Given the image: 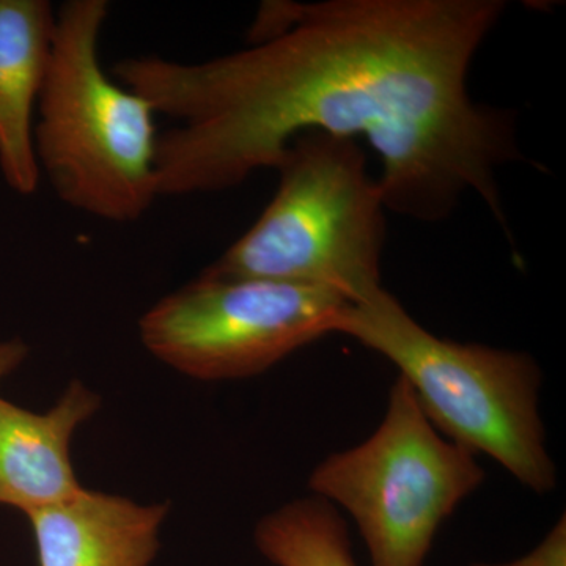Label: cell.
<instances>
[{
  "instance_id": "obj_7",
  "label": "cell",
  "mask_w": 566,
  "mask_h": 566,
  "mask_svg": "<svg viewBox=\"0 0 566 566\" xmlns=\"http://www.w3.org/2000/svg\"><path fill=\"white\" fill-rule=\"evenodd\" d=\"M169 504L82 488L59 504L28 513L40 566H150Z\"/></svg>"
},
{
  "instance_id": "obj_6",
  "label": "cell",
  "mask_w": 566,
  "mask_h": 566,
  "mask_svg": "<svg viewBox=\"0 0 566 566\" xmlns=\"http://www.w3.org/2000/svg\"><path fill=\"white\" fill-rule=\"evenodd\" d=\"M346 304L327 290L202 273L153 305L139 334L156 359L180 374L227 381L263 374L334 334Z\"/></svg>"
},
{
  "instance_id": "obj_4",
  "label": "cell",
  "mask_w": 566,
  "mask_h": 566,
  "mask_svg": "<svg viewBox=\"0 0 566 566\" xmlns=\"http://www.w3.org/2000/svg\"><path fill=\"white\" fill-rule=\"evenodd\" d=\"M274 169L273 200L203 274L312 286L348 303L381 289L387 207L363 147L304 133Z\"/></svg>"
},
{
  "instance_id": "obj_8",
  "label": "cell",
  "mask_w": 566,
  "mask_h": 566,
  "mask_svg": "<svg viewBox=\"0 0 566 566\" xmlns=\"http://www.w3.org/2000/svg\"><path fill=\"white\" fill-rule=\"evenodd\" d=\"M99 406L102 397L77 379L44 415L0 398V504L28 515L80 493L71 439Z\"/></svg>"
},
{
  "instance_id": "obj_11",
  "label": "cell",
  "mask_w": 566,
  "mask_h": 566,
  "mask_svg": "<svg viewBox=\"0 0 566 566\" xmlns=\"http://www.w3.org/2000/svg\"><path fill=\"white\" fill-rule=\"evenodd\" d=\"M471 566H566V516L562 515L542 543L527 556L506 564H472Z\"/></svg>"
},
{
  "instance_id": "obj_3",
  "label": "cell",
  "mask_w": 566,
  "mask_h": 566,
  "mask_svg": "<svg viewBox=\"0 0 566 566\" xmlns=\"http://www.w3.org/2000/svg\"><path fill=\"white\" fill-rule=\"evenodd\" d=\"M334 334L348 335L390 360L449 441L493 458L536 494L556 488L557 469L538 408L542 371L534 357L438 337L385 286L346 304Z\"/></svg>"
},
{
  "instance_id": "obj_9",
  "label": "cell",
  "mask_w": 566,
  "mask_h": 566,
  "mask_svg": "<svg viewBox=\"0 0 566 566\" xmlns=\"http://www.w3.org/2000/svg\"><path fill=\"white\" fill-rule=\"evenodd\" d=\"M57 10L48 0H0V174L18 196H33L41 172L33 115L54 50Z\"/></svg>"
},
{
  "instance_id": "obj_12",
  "label": "cell",
  "mask_w": 566,
  "mask_h": 566,
  "mask_svg": "<svg viewBox=\"0 0 566 566\" xmlns=\"http://www.w3.org/2000/svg\"><path fill=\"white\" fill-rule=\"evenodd\" d=\"M28 356L29 346L21 338L0 342V379L13 374Z\"/></svg>"
},
{
  "instance_id": "obj_2",
  "label": "cell",
  "mask_w": 566,
  "mask_h": 566,
  "mask_svg": "<svg viewBox=\"0 0 566 566\" xmlns=\"http://www.w3.org/2000/svg\"><path fill=\"white\" fill-rule=\"evenodd\" d=\"M107 0L57 9L54 50L36 103L33 148L61 202L114 223L140 221L158 192L156 112L103 69Z\"/></svg>"
},
{
  "instance_id": "obj_1",
  "label": "cell",
  "mask_w": 566,
  "mask_h": 566,
  "mask_svg": "<svg viewBox=\"0 0 566 566\" xmlns=\"http://www.w3.org/2000/svg\"><path fill=\"white\" fill-rule=\"evenodd\" d=\"M501 0L264 2L241 51L205 62L133 55L109 73L177 125L159 134V197L219 192L274 169L294 137H363L387 210L447 218L475 192L505 227L497 170L521 158L506 111L468 73Z\"/></svg>"
},
{
  "instance_id": "obj_10",
  "label": "cell",
  "mask_w": 566,
  "mask_h": 566,
  "mask_svg": "<svg viewBox=\"0 0 566 566\" xmlns=\"http://www.w3.org/2000/svg\"><path fill=\"white\" fill-rule=\"evenodd\" d=\"M256 549L275 566H356L344 517L322 497H303L255 526Z\"/></svg>"
},
{
  "instance_id": "obj_5",
  "label": "cell",
  "mask_w": 566,
  "mask_h": 566,
  "mask_svg": "<svg viewBox=\"0 0 566 566\" xmlns=\"http://www.w3.org/2000/svg\"><path fill=\"white\" fill-rule=\"evenodd\" d=\"M485 476L475 453L439 433L398 376L375 433L324 458L308 490L352 515L371 566H423L439 528Z\"/></svg>"
}]
</instances>
